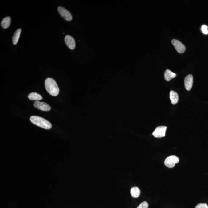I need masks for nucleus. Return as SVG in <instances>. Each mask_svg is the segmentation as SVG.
<instances>
[{"mask_svg": "<svg viewBox=\"0 0 208 208\" xmlns=\"http://www.w3.org/2000/svg\"><path fill=\"white\" fill-rule=\"evenodd\" d=\"M45 86L47 92L50 95L56 96L58 95L60 89L55 80L51 78H47L45 80Z\"/></svg>", "mask_w": 208, "mask_h": 208, "instance_id": "f257e3e1", "label": "nucleus"}, {"mask_svg": "<svg viewBox=\"0 0 208 208\" xmlns=\"http://www.w3.org/2000/svg\"><path fill=\"white\" fill-rule=\"evenodd\" d=\"M30 120L33 124L42 128L50 130L52 128L51 123L46 119L40 116H31L30 118Z\"/></svg>", "mask_w": 208, "mask_h": 208, "instance_id": "f03ea898", "label": "nucleus"}, {"mask_svg": "<svg viewBox=\"0 0 208 208\" xmlns=\"http://www.w3.org/2000/svg\"><path fill=\"white\" fill-rule=\"evenodd\" d=\"M179 159L177 156L171 155L167 158L164 161V164L167 167L172 168L175 166L176 164L178 163Z\"/></svg>", "mask_w": 208, "mask_h": 208, "instance_id": "7ed1b4c3", "label": "nucleus"}, {"mask_svg": "<svg viewBox=\"0 0 208 208\" xmlns=\"http://www.w3.org/2000/svg\"><path fill=\"white\" fill-rule=\"evenodd\" d=\"M57 10L61 16L66 21H69L72 20L73 18L72 15L66 9L63 7H59Z\"/></svg>", "mask_w": 208, "mask_h": 208, "instance_id": "20e7f679", "label": "nucleus"}, {"mask_svg": "<svg viewBox=\"0 0 208 208\" xmlns=\"http://www.w3.org/2000/svg\"><path fill=\"white\" fill-rule=\"evenodd\" d=\"M167 127L166 126H159L156 128L152 133L153 136L156 138H162L165 136Z\"/></svg>", "mask_w": 208, "mask_h": 208, "instance_id": "39448f33", "label": "nucleus"}, {"mask_svg": "<svg viewBox=\"0 0 208 208\" xmlns=\"http://www.w3.org/2000/svg\"><path fill=\"white\" fill-rule=\"evenodd\" d=\"M34 106L36 108L43 111L48 112L51 110V107L44 102L35 101L34 103Z\"/></svg>", "mask_w": 208, "mask_h": 208, "instance_id": "423d86ee", "label": "nucleus"}, {"mask_svg": "<svg viewBox=\"0 0 208 208\" xmlns=\"http://www.w3.org/2000/svg\"><path fill=\"white\" fill-rule=\"evenodd\" d=\"M171 43H172L176 50L179 53H183L186 51V47L180 41L176 40V39H173L171 41Z\"/></svg>", "mask_w": 208, "mask_h": 208, "instance_id": "0eeeda50", "label": "nucleus"}, {"mask_svg": "<svg viewBox=\"0 0 208 208\" xmlns=\"http://www.w3.org/2000/svg\"><path fill=\"white\" fill-rule=\"evenodd\" d=\"M193 81V77L192 74H189L185 77L184 84L186 90L190 91L192 89Z\"/></svg>", "mask_w": 208, "mask_h": 208, "instance_id": "6e6552de", "label": "nucleus"}, {"mask_svg": "<svg viewBox=\"0 0 208 208\" xmlns=\"http://www.w3.org/2000/svg\"><path fill=\"white\" fill-rule=\"evenodd\" d=\"M65 43L70 49L73 50L76 47V42L72 36L66 35L65 38Z\"/></svg>", "mask_w": 208, "mask_h": 208, "instance_id": "1a4fd4ad", "label": "nucleus"}, {"mask_svg": "<svg viewBox=\"0 0 208 208\" xmlns=\"http://www.w3.org/2000/svg\"><path fill=\"white\" fill-rule=\"evenodd\" d=\"M170 98L173 104H176L178 102L179 95L177 92L174 91H171L170 93Z\"/></svg>", "mask_w": 208, "mask_h": 208, "instance_id": "9d476101", "label": "nucleus"}, {"mask_svg": "<svg viewBox=\"0 0 208 208\" xmlns=\"http://www.w3.org/2000/svg\"><path fill=\"white\" fill-rule=\"evenodd\" d=\"M176 77V74L169 69H167L164 73L165 79L167 81H169L171 79Z\"/></svg>", "mask_w": 208, "mask_h": 208, "instance_id": "9b49d317", "label": "nucleus"}, {"mask_svg": "<svg viewBox=\"0 0 208 208\" xmlns=\"http://www.w3.org/2000/svg\"><path fill=\"white\" fill-rule=\"evenodd\" d=\"M28 98L31 100H34V101H39V100L42 99V97L40 95H39L37 92H32L30 93L28 96Z\"/></svg>", "mask_w": 208, "mask_h": 208, "instance_id": "f8f14e48", "label": "nucleus"}, {"mask_svg": "<svg viewBox=\"0 0 208 208\" xmlns=\"http://www.w3.org/2000/svg\"><path fill=\"white\" fill-rule=\"evenodd\" d=\"M11 24V18L10 17H7L2 20L1 22V26L4 29H7L10 26Z\"/></svg>", "mask_w": 208, "mask_h": 208, "instance_id": "ddd939ff", "label": "nucleus"}, {"mask_svg": "<svg viewBox=\"0 0 208 208\" xmlns=\"http://www.w3.org/2000/svg\"><path fill=\"white\" fill-rule=\"evenodd\" d=\"M131 195L134 198H138L140 195L141 191L140 189L137 187H133L131 188L130 190Z\"/></svg>", "mask_w": 208, "mask_h": 208, "instance_id": "4468645a", "label": "nucleus"}, {"mask_svg": "<svg viewBox=\"0 0 208 208\" xmlns=\"http://www.w3.org/2000/svg\"><path fill=\"white\" fill-rule=\"evenodd\" d=\"M21 29H19L15 32L13 37V42L14 45H16L18 43V41L19 40L20 36L21 34Z\"/></svg>", "mask_w": 208, "mask_h": 208, "instance_id": "2eb2a0df", "label": "nucleus"}, {"mask_svg": "<svg viewBox=\"0 0 208 208\" xmlns=\"http://www.w3.org/2000/svg\"><path fill=\"white\" fill-rule=\"evenodd\" d=\"M148 202L146 201H143L139 205L137 208H148Z\"/></svg>", "mask_w": 208, "mask_h": 208, "instance_id": "dca6fc26", "label": "nucleus"}, {"mask_svg": "<svg viewBox=\"0 0 208 208\" xmlns=\"http://www.w3.org/2000/svg\"><path fill=\"white\" fill-rule=\"evenodd\" d=\"M195 208H208V206L206 203H200L197 204Z\"/></svg>", "mask_w": 208, "mask_h": 208, "instance_id": "f3484780", "label": "nucleus"}, {"mask_svg": "<svg viewBox=\"0 0 208 208\" xmlns=\"http://www.w3.org/2000/svg\"><path fill=\"white\" fill-rule=\"evenodd\" d=\"M201 30L204 34H208V26H207L203 25L202 26Z\"/></svg>", "mask_w": 208, "mask_h": 208, "instance_id": "a211bd4d", "label": "nucleus"}]
</instances>
